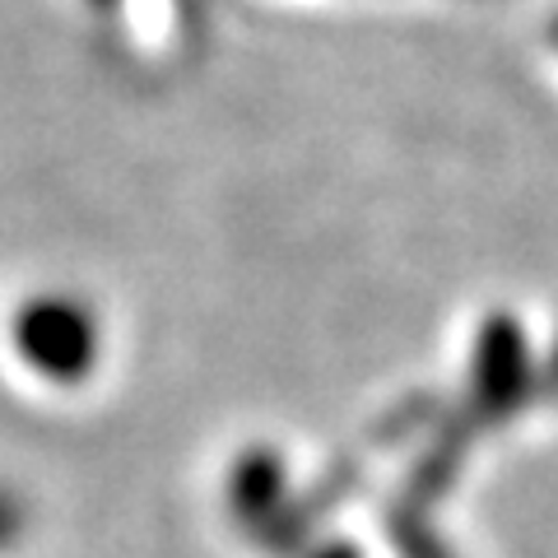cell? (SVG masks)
Listing matches in <instances>:
<instances>
[{"label":"cell","mask_w":558,"mask_h":558,"mask_svg":"<svg viewBox=\"0 0 558 558\" xmlns=\"http://www.w3.org/2000/svg\"><path fill=\"white\" fill-rule=\"evenodd\" d=\"M14 344H20V354L51 381H80L98 354L89 312L80 303H65V299L28 303L20 312V322H14Z\"/></svg>","instance_id":"1"}]
</instances>
